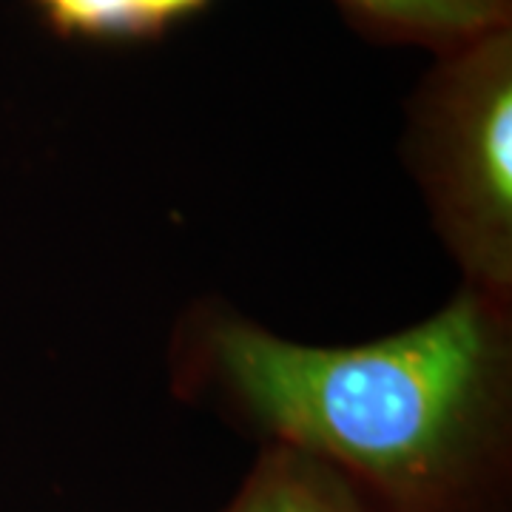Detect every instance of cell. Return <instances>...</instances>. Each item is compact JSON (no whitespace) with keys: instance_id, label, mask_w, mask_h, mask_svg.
Masks as SVG:
<instances>
[{"instance_id":"obj_1","label":"cell","mask_w":512,"mask_h":512,"mask_svg":"<svg viewBox=\"0 0 512 512\" xmlns=\"http://www.w3.org/2000/svg\"><path fill=\"white\" fill-rule=\"evenodd\" d=\"M174 393L325 464L376 512H507L512 302L461 285L393 336L293 342L222 302L185 313Z\"/></svg>"},{"instance_id":"obj_2","label":"cell","mask_w":512,"mask_h":512,"mask_svg":"<svg viewBox=\"0 0 512 512\" xmlns=\"http://www.w3.org/2000/svg\"><path fill=\"white\" fill-rule=\"evenodd\" d=\"M402 148L461 285L512 302V26L436 55Z\"/></svg>"},{"instance_id":"obj_3","label":"cell","mask_w":512,"mask_h":512,"mask_svg":"<svg viewBox=\"0 0 512 512\" xmlns=\"http://www.w3.org/2000/svg\"><path fill=\"white\" fill-rule=\"evenodd\" d=\"M356 32L376 43L436 55L512 26V0H333Z\"/></svg>"},{"instance_id":"obj_4","label":"cell","mask_w":512,"mask_h":512,"mask_svg":"<svg viewBox=\"0 0 512 512\" xmlns=\"http://www.w3.org/2000/svg\"><path fill=\"white\" fill-rule=\"evenodd\" d=\"M222 512H376V507L325 464L282 447H262Z\"/></svg>"},{"instance_id":"obj_5","label":"cell","mask_w":512,"mask_h":512,"mask_svg":"<svg viewBox=\"0 0 512 512\" xmlns=\"http://www.w3.org/2000/svg\"><path fill=\"white\" fill-rule=\"evenodd\" d=\"M43 23L63 40L146 43L168 32L151 0H29Z\"/></svg>"},{"instance_id":"obj_6","label":"cell","mask_w":512,"mask_h":512,"mask_svg":"<svg viewBox=\"0 0 512 512\" xmlns=\"http://www.w3.org/2000/svg\"><path fill=\"white\" fill-rule=\"evenodd\" d=\"M214 0H151L154 15L160 18L165 32H171L174 26H180L185 20L202 15Z\"/></svg>"}]
</instances>
